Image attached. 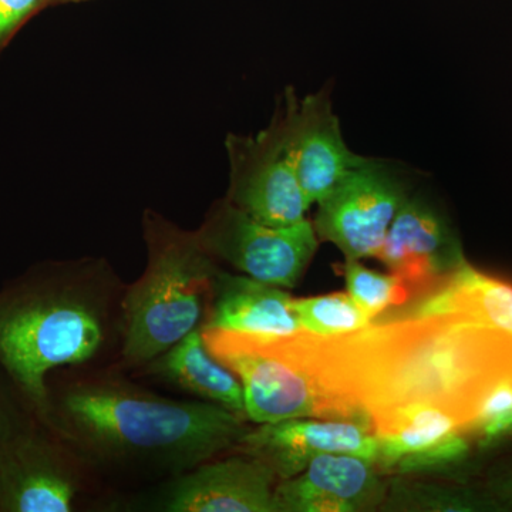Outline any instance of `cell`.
Masks as SVG:
<instances>
[{
	"mask_svg": "<svg viewBox=\"0 0 512 512\" xmlns=\"http://www.w3.org/2000/svg\"><path fill=\"white\" fill-rule=\"evenodd\" d=\"M468 434L466 423L457 414L439 407H423L404 416L392 430L379 437L376 466L393 470L403 457L419 453L434 444Z\"/></svg>",
	"mask_w": 512,
	"mask_h": 512,
	"instance_id": "obj_18",
	"label": "cell"
},
{
	"mask_svg": "<svg viewBox=\"0 0 512 512\" xmlns=\"http://www.w3.org/2000/svg\"><path fill=\"white\" fill-rule=\"evenodd\" d=\"M244 420L224 407L165 399L113 376L49 390L42 419L89 463L171 477L235 448L248 430Z\"/></svg>",
	"mask_w": 512,
	"mask_h": 512,
	"instance_id": "obj_2",
	"label": "cell"
},
{
	"mask_svg": "<svg viewBox=\"0 0 512 512\" xmlns=\"http://www.w3.org/2000/svg\"><path fill=\"white\" fill-rule=\"evenodd\" d=\"M202 335L211 355L241 382L247 419L256 424L298 417L342 420L296 355L288 335L264 338L204 326Z\"/></svg>",
	"mask_w": 512,
	"mask_h": 512,
	"instance_id": "obj_5",
	"label": "cell"
},
{
	"mask_svg": "<svg viewBox=\"0 0 512 512\" xmlns=\"http://www.w3.org/2000/svg\"><path fill=\"white\" fill-rule=\"evenodd\" d=\"M498 495L512 507V473L503 480V483L498 485Z\"/></svg>",
	"mask_w": 512,
	"mask_h": 512,
	"instance_id": "obj_26",
	"label": "cell"
},
{
	"mask_svg": "<svg viewBox=\"0 0 512 512\" xmlns=\"http://www.w3.org/2000/svg\"><path fill=\"white\" fill-rule=\"evenodd\" d=\"M29 417L23 416L0 384V444L9 439Z\"/></svg>",
	"mask_w": 512,
	"mask_h": 512,
	"instance_id": "obj_25",
	"label": "cell"
},
{
	"mask_svg": "<svg viewBox=\"0 0 512 512\" xmlns=\"http://www.w3.org/2000/svg\"><path fill=\"white\" fill-rule=\"evenodd\" d=\"M76 454L33 416L0 444V512H70L80 494Z\"/></svg>",
	"mask_w": 512,
	"mask_h": 512,
	"instance_id": "obj_8",
	"label": "cell"
},
{
	"mask_svg": "<svg viewBox=\"0 0 512 512\" xmlns=\"http://www.w3.org/2000/svg\"><path fill=\"white\" fill-rule=\"evenodd\" d=\"M229 187L225 198L256 221L286 227L306 218V201L278 117L252 136L228 134Z\"/></svg>",
	"mask_w": 512,
	"mask_h": 512,
	"instance_id": "obj_9",
	"label": "cell"
},
{
	"mask_svg": "<svg viewBox=\"0 0 512 512\" xmlns=\"http://www.w3.org/2000/svg\"><path fill=\"white\" fill-rule=\"evenodd\" d=\"M407 198V185L392 165L366 158L316 204L313 227L320 242H332L345 258H376Z\"/></svg>",
	"mask_w": 512,
	"mask_h": 512,
	"instance_id": "obj_7",
	"label": "cell"
},
{
	"mask_svg": "<svg viewBox=\"0 0 512 512\" xmlns=\"http://www.w3.org/2000/svg\"><path fill=\"white\" fill-rule=\"evenodd\" d=\"M94 2V0H49V8L63 5H80V3Z\"/></svg>",
	"mask_w": 512,
	"mask_h": 512,
	"instance_id": "obj_27",
	"label": "cell"
},
{
	"mask_svg": "<svg viewBox=\"0 0 512 512\" xmlns=\"http://www.w3.org/2000/svg\"><path fill=\"white\" fill-rule=\"evenodd\" d=\"M512 433V373L485 393L471 426L470 437L490 443Z\"/></svg>",
	"mask_w": 512,
	"mask_h": 512,
	"instance_id": "obj_21",
	"label": "cell"
},
{
	"mask_svg": "<svg viewBox=\"0 0 512 512\" xmlns=\"http://www.w3.org/2000/svg\"><path fill=\"white\" fill-rule=\"evenodd\" d=\"M376 259L421 296L463 264L446 221L429 202L407 198L387 231Z\"/></svg>",
	"mask_w": 512,
	"mask_h": 512,
	"instance_id": "obj_13",
	"label": "cell"
},
{
	"mask_svg": "<svg viewBox=\"0 0 512 512\" xmlns=\"http://www.w3.org/2000/svg\"><path fill=\"white\" fill-rule=\"evenodd\" d=\"M278 477L248 454L208 460L171 478L156 510L168 512H278Z\"/></svg>",
	"mask_w": 512,
	"mask_h": 512,
	"instance_id": "obj_11",
	"label": "cell"
},
{
	"mask_svg": "<svg viewBox=\"0 0 512 512\" xmlns=\"http://www.w3.org/2000/svg\"><path fill=\"white\" fill-rule=\"evenodd\" d=\"M292 301L281 286L218 268L202 326L264 338L292 335L302 329Z\"/></svg>",
	"mask_w": 512,
	"mask_h": 512,
	"instance_id": "obj_15",
	"label": "cell"
},
{
	"mask_svg": "<svg viewBox=\"0 0 512 512\" xmlns=\"http://www.w3.org/2000/svg\"><path fill=\"white\" fill-rule=\"evenodd\" d=\"M343 421L382 437L407 414L439 407L468 434L485 393L512 373V336L456 316L400 318L338 336L289 335Z\"/></svg>",
	"mask_w": 512,
	"mask_h": 512,
	"instance_id": "obj_1",
	"label": "cell"
},
{
	"mask_svg": "<svg viewBox=\"0 0 512 512\" xmlns=\"http://www.w3.org/2000/svg\"><path fill=\"white\" fill-rule=\"evenodd\" d=\"M340 272L349 295L369 319L373 320L387 309L404 305L413 298L412 289L399 276L392 272L372 271L360 264L359 259L345 258Z\"/></svg>",
	"mask_w": 512,
	"mask_h": 512,
	"instance_id": "obj_20",
	"label": "cell"
},
{
	"mask_svg": "<svg viewBox=\"0 0 512 512\" xmlns=\"http://www.w3.org/2000/svg\"><path fill=\"white\" fill-rule=\"evenodd\" d=\"M235 450L258 458L282 481L302 473L319 454H349L376 464L379 440L352 421L298 417L248 429Z\"/></svg>",
	"mask_w": 512,
	"mask_h": 512,
	"instance_id": "obj_12",
	"label": "cell"
},
{
	"mask_svg": "<svg viewBox=\"0 0 512 512\" xmlns=\"http://www.w3.org/2000/svg\"><path fill=\"white\" fill-rule=\"evenodd\" d=\"M147 265L120 301L121 365L144 367L204 325L220 265L187 231L147 208Z\"/></svg>",
	"mask_w": 512,
	"mask_h": 512,
	"instance_id": "obj_4",
	"label": "cell"
},
{
	"mask_svg": "<svg viewBox=\"0 0 512 512\" xmlns=\"http://www.w3.org/2000/svg\"><path fill=\"white\" fill-rule=\"evenodd\" d=\"M198 242L220 264L284 289L295 288L319 247L308 218L286 227L256 221L227 198L215 201L200 228Z\"/></svg>",
	"mask_w": 512,
	"mask_h": 512,
	"instance_id": "obj_6",
	"label": "cell"
},
{
	"mask_svg": "<svg viewBox=\"0 0 512 512\" xmlns=\"http://www.w3.org/2000/svg\"><path fill=\"white\" fill-rule=\"evenodd\" d=\"M376 464L349 454H319L302 473L278 481V512H356L383 503L387 485Z\"/></svg>",
	"mask_w": 512,
	"mask_h": 512,
	"instance_id": "obj_14",
	"label": "cell"
},
{
	"mask_svg": "<svg viewBox=\"0 0 512 512\" xmlns=\"http://www.w3.org/2000/svg\"><path fill=\"white\" fill-rule=\"evenodd\" d=\"M467 434H457L419 453L403 457L393 470L400 474L423 473L461 460L468 451Z\"/></svg>",
	"mask_w": 512,
	"mask_h": 512,
	"instance_id": "obj_23",
	"label": "cell"
},
{
	"mask_svg": "<svg viewBox=\"0 0 512 512\" xmlns=\"http://www.w3.org/2000/svg\"><path fill=\"white\" fill-rule=\"evenodd\" d=\"M292 309L301 328L319 336L345 335L373 323L349 293L293 299Z\"/></svg>",
	"mask_w": 512,
	"mask_h": 512,
	"instance_id": "obj_19",
	"label": "cell"
},
{
	"mask_svg": "<svg viewBox=\"0 0 512 512\" xmlns=\"http://www.w3.org/2000/svg\"><path fill=\"white\" fill-rule=\"evenodd\" d=\"M123 291L103 258L43 262L0 291V370L37 419L50 373L99 359L120 336Z\"/></svg>",
	"mask_w": 512,
	"mask_h": 512,
	"instance_id": "obj_3",
	"label": "cell"
},
{
	"mask_svg": "<svg viewBox=\"0 0 512 512\" xmlns=\"http://www.w3.org/2000/svg\"><path fill=\"white\" fill-rule=\"evenodd\" d=\"M49 9V0H0V56L26 23Z\"/></svg>",
	"mask_w": 512,
	"mask_h": 512,
	"instance_id": "obj_24",
	"label": "cell"
},
{
	"mask_svg": "<svg viewBox=\"0 0 512 512\" xmlns=\"http://www.w3.org/2000/svg\"><path fill=\"white\" fill-rule=\"evenodd\" d=\"M456 316L512 336V285L463 262L399 318Z\"/></svg>",
	"mask_w": 512,
	"mask_h": 512,
	"instance_id": "obj_16",
	"label": "cell"
},
{
	"mask_svg": "<svg viewBox=\"0 0 512 512\" xmlns=\"http://www.w3.org/2000/svg\"><path fill=\"white\" fill-rule=\"evenodd\" d=\"M147 375L198 397L202 402L224 407L247 419L242 384L237 376L215 359L202 335V326L144 366Z\"/></svg>",
	"mask_w": 512,
	"mask_h": 512,
	"instance_id": "obj_17",
	"label": "cell"
},
{
	"mask_svg": "<svg viewBox=\"0 0 512 512\" xmlns=\"http://www.w3.org/2000/svg\"><path fill=\"white\" fill-rule=\"evenodd\" d=\"M275 116L281 123L293 170L309 205L318 204L367 157L350 150L326 92L299 99L288 87Z\"/></svg>",
	"mask_w": 512,
	"mask_h": 512,
	"instance_id": "obj_10",
	"label": "cell"
},
{
	"mask_svg": "<svg viewBox=\"0 0 512 512\" xmlns=\"http://www.w3.org/2000/svg\"><path fill=\"white\" fill-rule=\"evenodd\" d=\"M390 505L397 508L407 507L412 510L434 511H466L470 510L471 501L466 495L457 491H448L444 488L430 487V485H397L390 494Z\"/></svg>",
	"mask_w": 512,
	"mask_h": 512,
	"instance_id": "obj_22",
	"label": "cell"
}]
</instances>
